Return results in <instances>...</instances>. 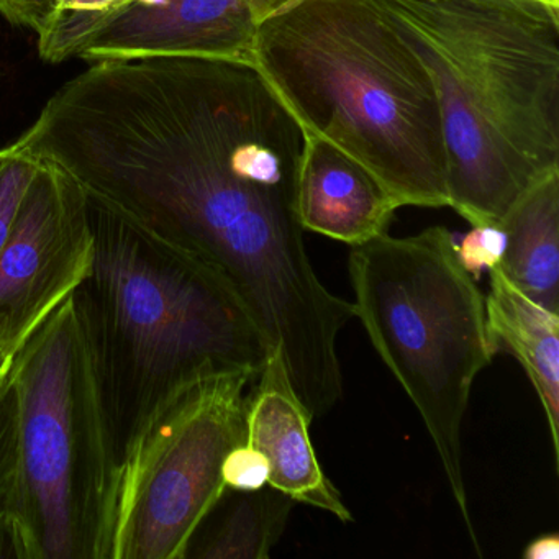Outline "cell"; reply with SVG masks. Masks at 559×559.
Listing matches in <instances>:
<instances>
[{
    "instance_id": "8992f818",
    "label": "cell",
    "mask_w": 559,
    "mask_h": 559,
    "mask_svg": "<svg viewBox=\"0 0 559 559\" xmlns=\"http://www.w3.org/2000/svg\"><path fill=\"white\" fill-rule=\"evenodd\" d=\"M258 376L225 372L166 399L123 451L110 559H185L225 492L222 466L247 443L245 389Z\"/></svg>"
},
{
    "instance_id": "30bf717a",
    "label": "cell",
    "mask_w": 559,
    "mask_h": 559,
    "mask_svg": "<svg viewBox=\"0 0 559 559\" xmlns=\"http://www.w3.org/2000/svg\"><path fill=\"white\" fill-rule=\"evenodd\" d=\"M294 207L304 230L358 247L388 234L399 204L338 146L304 133Z\"/></svg>"
},
{
    "instance_id": "9c48e42d",
    "label": "cell",
    "mask_w": 559,
    "mask_h": 559,
    "mask_svg": "<svg viewBox=\"0 0 559 559\" xmlns=\"http://www.w3.org/2000/svg\"><path fill=\"white\" fill-rule=\"evenodd\" d=\"M313 417L294 394L280 353H273L247 397V443L270 463L267 484L306 506L353 522V513L326 477L310 440Z\"/></svg>"
},
{
    "instance_id": "ba28073f",
    "label": "cell",
    "mask_w": 559,
    "mask_h": 559,
    "mask_svg": "<svg viewBox=\"0 0 559 559\" xmlns=\"http://www.w3.org/2000/svg\"><path fill=\"white\" fill-rule=\"evenodd\" d=\"M257 0H150L107 17L81 44L76 60L209 58L251 63Z\"/></svg>"
},
{
    "instance_id": "5b68a950",
    "label": "cell",
    "mask_w": 559,
    "mask_h": 559,
    "mask_svg": "<svg viewBox=\"0 0 559 559\" xmlns=\"http://www.w3.org/2000/svg\"><path fill=\"white\" fill-rule=\"evenodd\" d=\"M349 277L356 317L420 414L471 542L483 555L467 507L461 428L474 379L496 355L486 297L457 260L453 235L440 225L352 247Z\"/></svg>"
},
{
    "instance_id": "52a82bcc",
    "label": "cell",
    "mask_w": 559,
    "mask_h": 559,
    "mask_svg": "<svg viewBox=\"0 0 559 559\" xmlns=\"http://www.w3.org/2000/svg\"><path fill=\"white\" fill-rule=\"evenodd\" d=\"M93 254L86 191L41 162L0 250V352L15 355L83 283Z\"/></svg>"
},
{
    "instance_id": "5bb4252c",
    "label": "cell",
    "mask_w": 559,
    "mask_h": 559,
    "mask_svg": "<svg viewBox=\"0 0 559 559\" xmlns=\"http://www.w3.org/2000/svg\"><path fill=\"white\" fill-rule=\"evenodd\" d=\"M150 0H61L57 14L38 34V55L51 64L76 60L81 44L97 25L130 4Z\"/></svg>"
},
{
    "instance_id": "d6986e66",
    "label": "cell",
    "mask_w": 559,
    "mask_h": 559,
    "mask_svg": "<svg viewBox=\"0 0 559 559\" xmlns=\"http://www.w3.org/2000/svg\"><path fill=\"white\" fill-rule=\"evenodd\" d=\"M61 0H0V15L15 27L45 31L60 8Z\"/></svg>"
},
{
    "instance_id": "8fae6325",
    "label": "cell",
    "mask_w": 559,
    "mask_h": 559,
    "mask_svg": "<svg viewBox=\"0 0 559 559\" xmlns=\"http://www.w3.org/2000/svg\"><path fill=\"white\" fill-rule=\"evenodd\" d=\"M489 273L487 332L493 353L515 356L532 381L548 424L552 456L559 464V313L539 306L513 286L499 264Z\"/></svg>"
},
{
    "instance_id": "2e32d148",
    "label": "cell",
    "mask_w": 559,
    "mask_h": 559,
    "mask_svg": "<svg viewBox=\"0 0 559 559\" xmlns=\"http://www.w3.org/2000/svg\"><path fill=\"white\" fill-rule=\"evenodd\" d=\"M40 166V159L12 146L0 150V250L11 237L22 202Z\"/></svg>"
},
{
    "instance_id": "4fadbf2b",
    "label": "cell",
    "mask_w": 559,
    "mask_h": 559,
    "mask_svg": "<svg viewBox=\"0 0 559 559\" xmlns=\"http://www.w3.org/2000/svg\"><path fill=\"white\" fill-rule=\"evenodd\" d=\"M296 500L266 484L225 489L189 542L185 559H267L283 538Z\"/></svg>"
},
{
    "instance_id": "44dd1931",
    "label": "cell",
    "mask_w": 559,
    "mask_h": 559,
    "mask_svg": "<svg viewBox=\"0 0 559 559\" xmlns=\"http://www.w3.org/2000/svg\"><path fill=\"white\" fill-rule=\"evenodd\" d=\"M12 356L8 355V353L0 352V381L4 378L5 372L11 368Z\"/></svg>"
},
{
    "instance_id": "e0dca14e",
    "label": "cell",
    "mask_w": 559,
    "mask_h": 559,
    "mask_svg": "<svg viewBox=\"0 0 559 559\" xmlns=\"http://www.w3.org/2000/svg\"><path fill=\"white\" fill-rule=\"evenodd\" d=\"M506 250V234L500 225H476L454 243L457 260L464 270L479 280L484 271L492 270L502 260Z\"/></svg>"
},
{
    "instance_id": "6da1fadb",
    "label": "cell",
    "mask_w": 559,
    "mask_h": 559,
    "mask_svg": "<svg viewBox=\"0 0 559 559\" xmlns=\"http://www.w3.org/2000/svg\"><path fill=\"white\" fill-rule=\"evenodd\" d=\"M437 91L450 207L497 225L559 169V9L545 0H374Z\"/></svg>"
},
{
    "instance_id": "7a4b0ae2",
    "label": "cell",
    "mask_w": 559,
    "mask_h": 559,
    "mask_svg": "<svg viewBox=\"0 0 559 559\" xmlns=\"http://www.w3.org/2000/svg\"><path fill=\"white\" fill-rule=\"evenodd\" d=\"M258 73L304 133L365 166L399 207H450L427 68L374 0H257Z\"/></svg>"
},
{
    "instance_id": "7402d4cb",
    "label": "cell",
    "mask_w": 559,
    "mask_h": 559,
    "mask_svg": "<svg viewBox=\"0 0 559 559\" xmlns=\"http://www.w3.org/2000/svg\"><path fill=\"white\" fill-rule=\"evenodd\" d=\"M545 2H548L552 8H559V0H545Z\"/></svg>"
},
{
    "instance_id": "3957f363",
    "label": "cell",
    "mask_w": 559,
    "mask_h": 559,
    "mask_svg": "<svg viewBox=\"0 0 559 559\" xmlns=\"http://www.w3.org/2000/svg\"><path fill=\"white\" fill-rule=\"evenodd\" d=\"M93 264L73 293L93 353L117 460L186 385L258 376L273 349L230 284L87 195Z\"/></svg>"
},
{
    "instance_id": "277c9868",
    "label": "cell",
    "mask_w": 559,
    "mask_h": 559,
    "mask_svg": "<svg viewBox=\"0 0 559 559\" xmlns=\"http://www.w3.org/2000/svg\"><path fill=\"white\" fill-rule=\"evenodd\" d=\"M19 559H110L119 460L73 294L12 356Z\"/></svg>"
},
{
    "instance_id": "9a60e30c",
    "label": "cell",
    "mask_w": 559,
    "mask_h": 559,
    "mask_svg": "<svg viewBox=\"0 0 559 559\" xmlns=\"http://www.w3.org/2000/svg\"><path fill=\"white\" fill-rule=\"evenodd\" d=\"M19 473V397L9 371L0 381V558L19 559L12 506Z\"/></svg>"
},
{
    "instance_id": "ffe728a7",
    "label": "cell",
    "mask_w": 559,
    "mask_h": 559,
    "mask_svg": "<svg viewBox=\"0 0 559 559\" xmlns=\"http://www.w3.org/2000/svg\"><path fill=\"white\" fill-rule=\"evenodd\" d=\"M559 556V535L558 533H548L539 536L528 543L523 558L525 559H558Z\"/></svg>"
},
{
    "instance_id": "7c38bea8",
    "label": "cell",
    "mask_w": 559,
    "mask_h": 559,
    "mask_svg": "<svg viewBox=\"0 0 559 559\" xmlns=\"http://www.w3.org/2000/svg\"><path fill=\"white\" fill-rule=\"evenodd\" d=\"M497 225L506 234L499 267L507 280L559 313V169L530 186Z\"/></svg>"
},
{
    "instance_id": "ac0fdd59",
    "label": "cell",
    "mask_w": 559,
    "mask_h": 559,
    "mask_svg": "<svg viewBox=\"0 0 559 559\" xmlns=\"http://www.w3.org/2000/svg\"><path fill=\"white\" fill-rule=\"evenodd\" d=\"M222 477L228 489H261L270 479V463L257 448L248 443L238 444L225 456Z\"/></svg>"
},
{
    "instance_id": "603a6c76",
    "label": "cell",
    "mask_w": 559,
    "mask_h": 559,
    "mask_svg": "<svg viewBox=\"0 0 559 559\" xmlns=\"http://www.w3.org/2000/svg\"><path fill=\"white\" fill-rule=\"evenodd\" d=\"M559 9V8H558Z\"/></svg>"
}]
</instances>
